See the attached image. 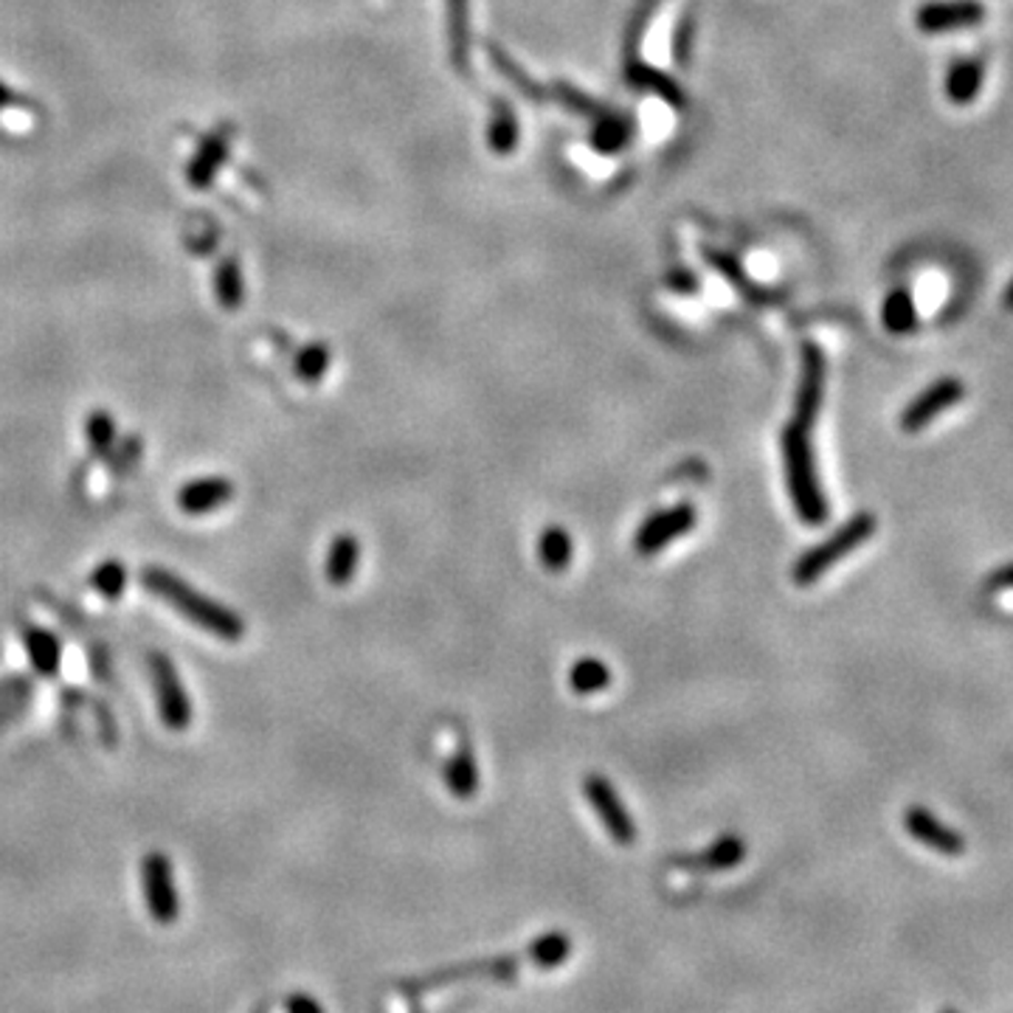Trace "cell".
I'll list each match as a JSON object with an SVG mask.
<instances>
[{
	"instance_id": "cell-1",
	"label": "cell",
	"mask_w": 1013,
	"mask_h": 1013,
	"mask_svg": "<svg viewBox=\"0 0 1013 1013\" xmlns=\"http://www.w3.org/2000/svg\"><path fill=\"white\" fill-rule=\"evenodd\" d=\"M141 583L150 594L161 598L163 603H169L181 616H187L192 625H198L200 631L211 633L223 642H240L245 636V622L240 614L229 609V605L218 603V600L205 598L203 591H198L194 585H189L187 580L175 578L172 572L163 569H144Z\"/></svg>"
},
{
	"instance_id": "cell-2",
	"label": "cell",
	"mask_w": 1013,
	"mask_h": 1013,
	"mask_svg": "<svg viewBox=\"0 0 1013 1013\" xmlns=\"http://www.w3.org/2000/svg\"><path fill=\"white\" fill-rule=\"evenodd\" d=\"M783 459L785 479H789L791 499L796 513L805 524L820 526L828 519V501L816 479L814 448H811V429H802L796 422H789L783 431Z\"/></svg>"
},
{
	"instance_id": "cell-3",
	"label": "cell",
	"mask_w": 1013,
	"mask_h": 1013,
	"mask_svg": "<svg viewBox=\"0 0 1013 1013\" xmlns=\"http://www.w3.org/2000/svg\"><path fill=\"white\" fill-rule=\"evenodd\" d=\"M875 519L870 513H856L851 521H844L836 532H833L828 541H822L820 546L809 549L805 555L796 561L794 566V580L800 585H811L828 572V569L836 566L842 558H847L851 552H856L864 541L875 532Z\"/></svg>"
},
{
	"instance_id": "cell-4",
	"label": "cell",
	"mask_w": 1013,
	"mask_h": 1013,
	"mask_svg": "<svg viewBox=\"0 0 1013 1013\" xmlns=\"http://www.w3.org/2000/svg\"><path fill=\"white\" fill-rule=\"evenodd\" d=\"M150 675L163 726L172 732H187L192 724V701H189L175 664L169 662L163 653H150Z\"/></svg>"
},
{
	"instance_id": "cell-5",
	"label": "cell",
	"mask_w": 1013,
	"mask_h": 1013,
	"mask_svg": "<svg viewBox=\"0 0 1013 1013\" xmlns=\"http://www.w3.org/2000/svg\"><path fill=\"white\" fill-rule=\"evenodd\" d=\"M141 879H144V899L152 921H158L161 926L175 923L181 915V899H178L169 859L158 851L147 853L144 864H141Z\"/></svg>"
},
{
	"instance_id": "cell-6",
	"label": "cell",
	"mask_w": 1013,
	"mask_h": 1013,
	"mask_svg": "<svg viewBox=\"0 0 1013 1013\" xmlns=\"http://www.w3.org/2000/svg\"><path fill=\"white\" fill-rule=\"evenodd\" d=\"M985 18L989 9L980 0H929L917 7L915 26L923 34H949V31L977 29Z\"/></svg>"
},
{
	"instance_id": "cell-7",
	"label": "cell",
	"mask_w": 1013,
	"mask_h": 1013,
	"mask_svg": "<svg viewBox=\"0 0 1013 1013\" xmlns=\"http://www.w3.org/2000/svg\"><path fill=\"white\" fill-rule=\"evenodd\" d=\"M963 398L965 387L960 378L935 380L932 387L923 389V392L901 411V429L910 431V434L923 431L937 414H943V411H949L952 405H957Z\"/></svg>"
},
{
	"instance_id": "cell-8",
	"label": "cell",
	"mask_w": 1013,
	"mask_h": 1013,
	"mask_svg": "<svg viewBox=\"0 0 1013 1013\" xmlns=\"http://www.w3.org/2000/svg\"><path fill=\"white\" fill-rule=\"evenodd\" d=\"M583 791L591 800V805H594V811H598L600 822L605 825L609 836L614 839L616 844H633V839H636V825H633L631 814H628L625 805H622L614 785L605 778H600V774H589V778L583 780Z\"/></svg>"
},
{
	"instance_id": "cell-9",
	"label": "cell",
	"mask_w": 1013,
	"mask_h": 1013,
	"mask_svg": "<svg viewBox=\"0 0 1013 1013\" xmlns=\"http://www.w3.org/2000/svg\"><path fill=\"white\" fill-rule=\"evenodd\" d=\"M693 526V504H675L670 506V510H659L651 519H645V524L636 532V552H640V555H656V552H662L668 543H673L675 538L688 535Z\"/></svg>"
},
{
	"instance_id": "cell-10",
	"label": "cell",
	"mask_w": 1013,
	"mask_h": 1013,
	"mask_svg": "<svg viewBox=\"0 0 1013 1013\" xmlns=\"http://www.w3.org/2000/svg\"><path fill=\"white\" fill-rule=\"evenodd\" d=\"M822 392H825V355L820 352V347L805 344L802 350V380L796 389V411L794 420L802 429H811L820 414Z\"/></svg>"
},
{
	"instance_id": "cell-11",
	"label": "cell",
	"mask_w": 1013,
	"mask_h": 1013,
	"mask_svg": "<svg viewBox=\"0 0 1013 1013\" xmlns=\"http://www.w3.org/2000/svg\"><path fill=\"white\" fill-rule=\"evenodd\" d=\"M904 825L915 842L926 844L929 851L941 853V856H960L965 851V839L954 828L943 825L935 814L921 805H912L904 814Z\"/></svg>"
},
{
	"instance_id": "cell-12",
	"label": "cell",
	"mask_w": 1013,
	"mask_h": 1013,
	"mask_svg": "<svg viewBox=\"0 0 1013 1013\" xmlns=\"http://www.w3.org/2000/svg\"><path fill=\"white\" fill-rule=\"evenodd\" d=\"M519 974V960L515 957H488V960H473V963L462 965H448V969L434 971L429 977L414 980L411 989H434V985L457 983V980L468 977H490V980H513Z\"/></svg>"
},
{
	"instance_id": "cell-13",
	"label": "cell",
	"mask_w": 1013,
	"mask_h": 1013,
	"mask_svg": "<svg viewBox=\"0 0 1013 1013\" xmlns=\"http://www.w3.org/2000/svg\"><path fill=\"white\" fill-rule=\"evenodd\" d=\"M231 150V127H218L214 133H209L203 139V144L198 147L194 158L187 167V181L192 189H209L218 169L223 167L225 158Z\"/></svg>"
},
{
	"instance_id": "cell-14",
	"label": "cell",
	"mask_w": 1013,
	"mask_h": 1013,
	"mask_svg": "<svg viewBox=\"0 0 1013 1013\" xmlns=\"http://www.w3.org/2000/svg\"><path fill=\"white\" fill-rule=\"evenodd\" d=\"M234 499V484L229 479L220 477H205V479H194V482L183 484L178 490V506H181L187 515H205L214 513L220 506L231 504Z\"/></svg>"
},
{
	"instance_id": "cell-15",
	"label": "cell",
	"mask_w": 1013,
	"mask_h": 1013,
	"mask_svg": "<svg viewBox=\"0 0 1013 1013\" xmlns=\"http://www.w3.org/2000/svg\"><path fill=\"white\" fill-rule=\"evenodd\" d=\"M985 82V62L977 57H963L949 66L946 79H943V91H946L952 104H971L980 97Z\"/></svg>"
},
{
	"instance_id": "cell-16",
	"label": "cell",
	"mask_w": 1013,
	"mask_h": 1013,
	"mask_svg": "<svg viewBox=\"0 0 1013 1013\" xmlns=\"http://www.w3.org/2000/svg\"><path fill=\"white\" fill-rule=\"evenodd\" d=\"M746 856V842L735 833H726L718 842H712L706 851L695 853V856L679 859V867H701V870H732L735 864L743 862Z\"/></svg>"
},
{
	"instance_id": "cell-17",
	"label": "cell",
	"mask_w": 1013,
	"mask_h": 1013,
	"mask_svg": "<svg viewBox=\"0 0 1013 1013\" xmlns=\"http://www.w3.org/2000/svg\"><path fill=\"white\" fill-rule=\"evenodd\" d=\"M358 561H361V543L350 532L332 538L330 552H327V580L332 585H347L358 572Z\"/></svg>"
},
{
	"instance_id": "cell-18",
	"label": "cell",
	"mask_w": 1013,
	"mask_h": 1013,
	"mask_svg": "<svg viewBox=\"0 0 1013 1013\" xmlns=\"http://www.w3.org/2000/svg\"><path fill=\"white\" fill-rule=\"evenodd\" d=\"M23 642H26V651H29V659H31V664H34L37 673L54 675L57 670H60L62 648L54 633L46 631V628H40V625H26Z\"/></svg>"
},
{
	"instance_id": "cell-19",
	"label": "cell",
	"mask_w": 1013,
	"mask_h": 1013,
	"mask_svg": "<svg viewBox=\"0 0 1013 1013\" xmlns=\"http://www.w3.org/2000/svg\"><path fill=\"white\" fill-rule=\"evenodd\" d=\"M625 79L631 84H636V88H642V91L656 93V97H662L664 102L675 104V108H682L684 104L682 88H679V84H675L670 77H664L662 71H656V68L642 66V62H628Z\"/></svg>"
},
{
	"instance_id": "cell-20",
	"label": "cell",
	"mask_w": 1013,
	"mask_h": 1013,
	"mask_svg": "<svg viewBox=\"0 0 1013 1013\" xmlns=\"http://www.w3.org/2000/svg\"><path fill=\"white\" fill-rule=\"evenodd\" d=\"M445 783H448V789H451V794L459 796V800H468V796L477 794L479 769H477V758L471 754V749L462 746L451 760H448Z\"/></svg>"
},
{
	"instance_id": "cell-21",
	"label": "cell",
	"mask_w": 1013,
	"mask_h": 1013,
	"mask_svg": "<svg viewBox=\"0 0 1013 1013\" xmlns=\"http://www.w3.org/2000/svg\"><path fill=\"white\" fill-rule=\"evenodd\" d=\"M881 321H884L886 330L895 332V335H904V332L915 330L917 310H915V302H912L910 290L899 288L886 295L884 308H881Z\"/></svg>"
},
{
	"instance_id": "cell-22",
	"label": "cell",
	"mask_w": 1013,
	"mask_h": 1013,
	"mask_svg": "<svg viewBox=\"0 0 1013 1013\" xmlns=\"http://www.w3.org/2000/svg\"><path fill=\"white\" fill-rule=\"evenodd\" d=\"M538 555L549 572H563L572 561V535L563 526H549L538 543Z\"/></svg>"
},
{
	"instance_id": "cell-23",
	"label": "cell",
	"mask_w": 1013,
	"mask_h": 1013,
	"mask_svg": "<svg viewBox=\"0 0 1013 1013\" xmlns=\"http://www.w3.org/2000/svg\"><path fill=\"white\" fill-rule=\"evenodd\" d=\"M628 136H631V124H628L625 116L605 110L591 130V144L600 152H616L628 144Z\"/></svg>"
},
{
	"instance_id": "cell-24",
	"label": "cell",
	"mask_w": 1013,
	"mask_h": 1013,
	"mask_svg": "<svg viewBox=\"0 0 1013 1013\" xmlns=\"http://www.w3.org/2000/svg\"><path fill=\"white\" fill-rule=\"evenodd\" d=\"M572 954V941L563 932H546V935L535 937L526 949V957L538 965V969H555L563 960Z\"/></svg>"
},
{
	"instance_id": "cell-25",
	"label": "cell",
	"mask_w": 1013,
	"mask_h": 1013,
	"mask_svg": "<svg viewBox=\"0 0 1013 1013\" xmlns=\"http://www.w3.org/2000/svg\"><path fill=\"white\" fill-rule=\"evenodd\" d=\"M488 144L490 150L501 152V156L513 152L515 144H519V121H515L513 108L506 102L495 104V116L488 130Z\"/></svg>"
},
{
	"instance_id": "cell-26",
	"label": "cell",
	"mask_w": 1013,
	"mask_h": 1013,
	"mask_svg": "<svg viewBox=\"0 0 1013 1013\" xmlns=\"http://www.w3.org/2000/svg\"><path fill=\"white\" fill-rule=\"evenodd\" d=\"M569 682H572L574 693L580 695L600 693V690H605L611 684V670L600 659H580L572 668V673H569Z\"/></svg>"
},
{
	"instance_id": "cell-27",
	"label": "cell",
	"mask_w": 1013,
	"mask_h": 1013,
	"mask_svg": "<svg viewBox=\"0 0 1013 1013\" xmlns=\"http://www.w3.org/2000/svg\"><path fill=\"white\" fill-rule=\"evenodd\" d=\"M214 293H218L220 308L237 310L245 299V284H242V273L237 260L220 262L218 273H214Z\"/></svg>"
},
{
	"instance_id": "cell-28",
	"label": "cell",
	"mask_w": 1013,
	"mask_h": 1013,
	"mask_svg": "<svg viewBox=\"0 0 1013 1013\" xmlns=\"http://www.w3.org/2000/svg\"><path fill=\"white\" fill-rule=\"evenodd\" d=\"M91 585L104 600H119L127 585V569L121 566V561H104L102 566L93 569Z\"/></svg>"
},
{
	"instance_id": "cell-29",
	"label": "cell",
	"mask_w": 1013,
	"mask_h": 1013,
	"mask_svg": "<svg viewBox=\"0 0 1013 1013\" xmlns=\"http://www.w3.org/2000/svg\"><path fill=\"white\" fill-rule=\"evenodd\" d=\"M84 440H88V445H91L97 453L110 451L116 442L113 417H110L108 411H93V414L84 420Z\"/></svg>"
},
{
	"instance_id": "cell-30",
	"label": "cell",
	"mask_w": 1013,
	"mask_h": 1013,
	"mask_svg": "<svg viewBox=\"0 0 1013 1013\" xmlns=\"http://www.w3.org/2000/svg\"><path fill=\"white\" fill-rule=\"evenodd\" d=\"M330 367V350L327 344H310L295 355V374L308 383H319Z\"/></svg>"
},
{
	"instance_id": "cell-31",
	"label": "cell",
	"mask_w": 1013,
	"mask_h": 1013,
	"mask_svg": "<svg viewBox=\"0 0 1013 1013\" xmlns=\"http://www.w3.org/2000/svg\"><path fill=\"white\" fill-rule=\"evenodd\" d=\"M451 34H453V60L464 68V49H468V3L451 0Z\"/></svg>"
},
{
	"instance_id": "cell-32",
	"label": "cell",
	"mask_w": 1013,
	"mask_h": 1013,
	"mask_svg": "<svg viewBox=\"0 0 1013 1013\" xmlns=\"http://www.w3.org/2000/svg\"><path fill=\"white\" fill-rule=\"evenodd\" d=\"M555 97L580 116H594V119H600V116L605 113V108H600V104L594 102V99L585 97V93L574 91L572 84H555Z\"/></svg>"
},
{
	"instance_id": "cell-33",
	"label": "cell",
	"mask_w": 1013,
	"mask_h": 1013,
	"mask_svg": "<svg viewBox=\"0 0 1013 1013\" xmlns=\"http://www.w3.org/2000/svg\"><path fill=\"white\" fill-rule=\"evenodd\" d=\"M690 42H693V23H690V20H684V23L679 26V31L673 34V57H675V60H679V62L688 60Z\"/></svg>"
},
{
	"instance_id": "cell-34",
	"label": "cell",
	"mask_w": 1013,
	"mask_h": 1013,
	"mask_svg": "<svg viewBox=\"0 0 1013 1013\" xmlns=\"http://www.w3.org/2000/svg\"><path fill=\"white\" fill-rule=\"evenodd\" d=\"M284 1011L288 1013H324V1007H321L313 996L293 994V996H288V1002H284Z\"/></svg>"
},
{
	"instance_id": "cell-35",
	"label": "cell",
	"mask_w": 1013,
	"mask_h": 1013,
	"mask_svg": "<svg viewBox=\"0 0 1013 1013\" xmlns=\"http://www.w3.org/2000/svg\"><path fill=\"white\" fill-rule=\"evenodd\" d=\"M989 589L991 591H1011L1013 589V563H1007V566L996 569V572L991 574Z\"/></svg>"
},
{
	"instance_id": "cell-36",
	"label": "cell",
	"mask_w": 1013,
	"mask_h": 1013,
	"mask_svg": "<svg viewBox=\"0 0 1013 1013\" xmlns=\"http://www.w3.org/2000/svg\"><path fill=\"white\" fill-rule=\"evenodd\" d=\"M12 104H18V97H14L12 88H9V84L0 82V110H3V108H12Z\"/></svg>"
},
{
	"instance_id": "cell-37",
	"label": "cell",
	"mask_w": 1013,
	"mask_h": 1013,
	"mask_svg": "<svg viewBox=\"0 0 1013 1013\" xmlns=\"http://www.w3.org/2000/svg\"><path fill=\"white\" fill-rule=\"evenodd\" d=\"M1002 308H1005L1007 313H1013V279H1011V282H1007L1005 295H1002Z\"/></svg>"
},
{
	"instance_id": "cell-38",
	"label": "cell",
	"mask_w": 1013,
	"mask_h": 1013,
	"mask_svg": "<svg viewBox=\"0 0 1013 1013\" xmlns=\"http://www.w3.org/2000/svg\"><path fill=\"white\" fill-rule=\"evenodd\" d=\"M943 1013H957V1011H943Z\"/></svg>"
}]
</instances>
